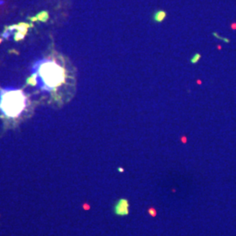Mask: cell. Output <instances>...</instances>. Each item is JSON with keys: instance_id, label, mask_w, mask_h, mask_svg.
<instances>
[{"instance_id": "obj_1", "label": "cell", "mask_w": 236, "mask_h": 236, "mask_svg": "<svg viewBox=\"0 0 236 236\" xmlns=\"http://www.w3.org/2000/svg\"><path fill=\"white\" fill-rule=\"evenodd\" d=\"M39 74L43 83L50 89L60 87L67 76L64 68L55 60L43 62L39 68Z\"/></svg>"}, {"instance_id": "obj_2", "label": "cell", "mask_w": 236, "mask_h": 236, "mask_svg": "<svg viewBox=\"0 0 236 236\" xmlns=\"http://www.w3.org/2000/svg\"><path fill=\"white\" fill-rule=\"evenodd\" d=\"M26 106V97L21 90H7L0 100V109L9 117L18 116Z\"/></svg>"}, {"instance_id": "obj_3", "label": "cell", "mask_w": 236, "mask_h": 236, "mask_svg": "<svg viewBox=\"0 0 236 236\" xmlns=\"http://www.w3.org/2000/svg\"><path fill=\"white\" fill-rule=\"evenodd\" d=\"M128 201L126 199H121L115 206V212L120 216H126L128 214Z\"/></svg>"}, {"instance_id": "obj_4", "label": "cell", "mask_w": 236, "mask_h": 236, "mask_svg": "<svg viewBox=\"0 0 236 236\" xmlns=\"http://www.w3.org/2000/svg\"><path fill=\"white\" fill-rule=\"evenodd\" d=\"M166 16H167V13L165 11H164V10L156 11L153 14V21L156 22L157 24H160L165 19Z\"/></svg>"}, {"instance_id": "obj_5", "label": "cell", "mask_w": 236, "mask_h": 236, "mask_svg": "<svg viewBox=\"0 0 236 236\" xmlns=\"http://www.w3.org/2000/svg\"><path fill=\"white\" fill-rule=\"evenodd\" d=\"M200 58H201V54L199 53H195L193 56L191 57V59L190 60V62L191 64H196V63L199 62V60H200Z\"/></svg>"}, {"instance_id": "obj_6", "label": "cell", "mask_w": 236, "mask_h": 236, "mask_svg": "<svg viewBox=\"0 0 236 236\" xmlns=\"http://www.w3.org/2000/svg\"><path fill=\"white\" fill-rule=\"evenodd\" d=\"M148 212H149V213L151 214V215L152 217H155V216H156V214H157V212H156V210H155L154 208H149Z\"/></svg>"}, {"instance_id": "obj_7", "label": "cell", "mask_w": 236, "mask_h": 236, "mask_svg": "<svg viewBox=\"0 0 236 236\" xmlns=\"http://www.w3.org/2000/svg\"><path fill=\"white\" fill-rule=\"evenodd\" d=\"M213 35L215 36V37H217L218 39H220V40H223V41H225V42H227V43H229V42H230V40H229V39H226V38H222V37H220V36L217 35L215 32H213Z\"/></svg>"}]
</instances>
